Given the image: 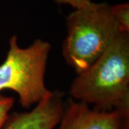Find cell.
<instances>
[{
    "instance_id": "obj_1",
    "label": "cell",
    "mask_w": 129,
    "mask_h": 129,
    "mask_svg": "<svg viewBox=\"0 0 129 129\" xmlns=\"http://www.w3.org/2000/svg\"><path fill=\"white\" fill-rule=\"evenodd\" d=\"M70 94L98 111L129 115V32H120L92 65L78 74Z\"/></svg>"
},
{
    "instance_id": "obj_2",
    "label": "cell",
    "mask_w": 129,
    "mask_h": 129,
    "mask_svg": "<svg viewBox=\"0 0 129 129\" xmlns=\"http://www.w3.org/2000/svg\"><path fill=\"white\" fill-rule=\"evenodd\" d=\"M68 34L62 43V55L77 74L96 61L123 31L107 3H93L67 17Z\"/></svg>"
},
{
    "instance_id": "obj_3",
    "label": "cell",
    "mask_w": 129,
    "mask_h": 129,
    "mask_svg": "<svg viewBox=\"0 0 129 129\" xmlns=\"http://www.w3.org/2000/svg\"><path fill=\"white\" fill-rule=\"evenodd\" d=\"M50 49V44L40 39L22 48L17 37H11L6 59L0 65V91L8 89L17 93L25 108L49 95L51 91L45 84V75Z\"/></svg>"
},
{
    "instance_id": "obj_4",
    "label": "cell",
    "mask_w": 129,
    "mask_h": 129,
    "mask_svg": "<svg viewBox=\"0 0 129 129\" xmlns=\"http://www.w3.org/2000/svg\"><path fill=\"white\" fill-rule=\"evenodd\" d=\"M62 94L51 91L29 112L10 114L2 129H54L64 111Z\"/></svg>"
},
{
    "instance_id": "obj_5",
    "label": "cell",
    "mask_w": 129,
    "mask_h": 129,
    "mask_svg": "<svg viewBox=\"0 0 129 129\" xmlns=\"http://www.w3.org/2000/svg\"><path fill=\"white\" fill-rule=\"evenodd\" d=\"M122 118L115 110L98 111L73 100L64 104L58 129H120Z\"/></svg>"
},
{
    "instance_id": "obj_6",
    "label": "cell",
    "mask_w": 129,
    "mask_h": 129,
    "mask_svg": "<svg viewBox=\"0 0 129 129\" xmlns=\"http://www.w3.org/2000/svg\"><path fill=\"white\" fill-rule=\"evenodd\" d=\"M111 13L121 29L129 32V5L125 3L111 7Z\"/></svg>"
},
{
    "instance_id": "obj_7",
    "label": "cell",
    "mask_w": 129,
    "mask_h": 129,
    "mask_svg": "<svg viewBox=\"0 0 129 129\" xmlns=\"http://www.w3.org/2000/svg\"><path fill=\"white\" fill-rule=\"evenodd\" d=\"M14 103V98L0 94V129H2L5 126Z\"/></svg>"
},
{
    "instance_id": "obj_8",
    "label": "cell",
    "mask_w": 129,
    "mask_h": 129,
    "mask_svg": "<svg viewBox=\"0 0 129 129\" xmlns=\"http://www.w3.org/2000/svg\"><path fill=\"white\" fill-rule=\"evenodd\" d=\"M59 4L69 5L75 9H80L91 2V0H55Z\"/></svg>"
},
{
    "instance_id": "obj_9",
    "label": "cell",
    "mask_w": 129,
    "mask_h": 129,
    "mask_svg": "<svg viewBox=\"0 0 129 129\" xmlns=\"http://www.w3.org/2000/svg\"><path fill=\"white\" fill-rule=\"evenodd\" d=\"M122 123L120 129H129V116L121 118Z\"/></svg>"
}]
</instances>
